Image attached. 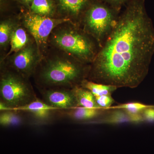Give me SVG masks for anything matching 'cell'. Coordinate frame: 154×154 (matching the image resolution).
<instances>
[{
	"label": "cell",
	"mask_w": 154,
	"mask_h": 154,
	"mask_svg": "<svg viewBox=\"0 0 154 154\" xmlns=\"http://www.w3.org/2000/svg\"><path fill=\"white\" fill-rule=\"evenodd\" d=\"M33 1H34V0H20V2H21L22 4L25 5L29 6V7H30Z\"/></svg>",
	"instance_id": "24"
},
{
	"label": "cell",
	"mask_w": 154,
	"mask_h": 154,
	"mask_svg": "<svg viewBox=\"0 0 154 154\" xmlns=\"http://www.w3.org/2000/svg\"><path fill=\"white\" fill-rule=\"evenodd\" d=\"M58 110H59L50 106L44 101L37 98L36 100L28 105L13 108L11 110L20 112H28L30 113L35 119L40 121H45L49 119L52 113L54 111Z\"/></svg>",
	"instance_id": "9"
},
{
	"label": "cell",
	"mask_w": 154,
	"mask_h": 154,
	"mask_svg": "<svg viewBox=\"0 0 154 154\" xmlns=\"http://www.w3.org/2000/svg\"><path fill=\"white\" fill-rule=\"evenodd\" d=\"M39 58L36 48L27 45L14 55L11 66L15 71L28 79L36 70Z\"/></svg>",
	"instance_id": "7"
},
{
	"label": "cell",
	"mask_w": 154,
	"mask_h": 154,
	"mask_svg": "<svg viewBox=\"0 0 154 154\" xmlns=\"http://www.w3.org/2000/svg\"><path fill=\"white\" fill-rule=\"evenodd\" d=\"M149 107L150 106L145 105L140 102H132L112 106L109 109H122L124 110L128 114H137L141 113L144 109Z\"/></svg>",
	"instance_id": "19"
},
{
	"label": "cell",
	"mask_w": 154,
	"mask_h": 154,
	"mask_svg": "<svg viewBox=\"0 0 154 154\" xmlns=\"http://www.w3.org/2000/svg\"><path fill=\"white\" fill-rule=\"evenodd\" d=\"M60 8L64 12L77 17L85 11L89 0H58Z\"/></svg>",
	"instance_id": "13"
},
{
	"label": "cell",
	"mask_w": 154,
	"mask_h": 154,
	"mask_svg": "<svg viewBox=\"0 0 154 154\" xmlns=\"http://www.w3.org/2000/svg\"><path fill=\"white\" fill-rule=\"evenodd\" d=\"M90 67L88 79L134 88L147 74L154 54V28L144 0H129Z\"/></svg>",
	"instance_id": "1"
},
{
	"label": "cell",
	"mask_w": 154,
	"mask_h": 154,
	"mask_svg": "<svg viewBox=\"0 0 154 154\" xmlns=\"http://www.w3.org/2000/svg\"><path fill=\"white\" fill-rule=\"evenodd\" d=\"M54 44L73 57L81 63H92L98 51L94 42L81 31L65 28L54 32Z\"/></svg>",
	"instance_id": "4"
},
{
	"label": "cell",
	"mask_w": 154,
	"mask_h": 154,
	"mask_svg": "<svg viewBox=\"0 0 154 154\" xmlns=\"http://www.w3.org/2000/svg\"><path fill=\"white\" fill-rule=\"evenodd\" d=\"M14 29V24L11 21L5 20L1 22L0 24V45L1 47H5L10 42Z\"/></svg>",
	"instance_id": "18"
},
{
	"label": "cell",
	"mask_w": 154,
	"mask_h": 154,
	"mask_svg": "<svg viewBox=\"0 0 154 154\" xmlns=\"http://www.w3.org/2000/svg\"><path fill=\"white\" fill-rule=\"evenodd\" d=\"M89 123L117 125L130 123L129 116L124 110L119 109H108L105 114Z\"/></svg>",
	"instance_id": "11"
},
{
	"label": "cell",
	"mask_w": 154,
	"mask_h": 154,
	"mask_svg": "<svg viewBox=\"0 0 154 154\" xmlns=\"http://www.w3.org/2000/svg\"><path fill=\"white\" fill-rule=\"evenodd\" d=\"M145 121L148 122H154V107L152 106L147 107L142 112Z\"/></svg>",
	"instance_id": "22"
},
{
	"label": "cell",
	"mask_w": 154,
	"mask_h": 154,
	"mask_svg": "<svg viewBox=\"0 0 154 154\" xmlns=\"http://www.w3.org/2000/svg\"><path fill=\"white\" fill-rule=\"evenodd\" d=\"M95 96L96 103L102 109L108 110L115 102L112 95H103L101 96Z\"/></svg>",
	"instance_id": "20"
},
{
	"label": "cell",
	"mask_w": 154,
	"mask_h": 154,
	"mask_svg": "<svg viewBox=\"0 0 154 154\" xmlns=\"http://www.w3.org/2000/svg\"><path fill=\"white\" fill-rule=\"evenodd\" d=\"M28 34L23 28H15L10 41L11 48L6 57L13 53H17L25 47L28 44Z\"/></svg>",
	"instance_id": "14"
},
{
	"label": "cell",
	"mask_w": 154,
	"mask_h": 154,
	"mask_svg": "<svg viewBox=\"0 0 154 154\" xmlns=\"http://www.w3.org/2000/svg\"><path fill=\"white\" fill-rule=\"evenodd\" d=\"M40 93L42 101L58 110H67L79 107L72 89H42Z\"/></svg>",
	"instance_id": "8"
},
{
	"label": "cell",
	"mask_w": 154,
	"mask_h": 154,
	"mask_svg": "<svg viewBox=\"0 0 154 154\" xmlns=\"http://www.w3.org/2000/svg\"><path fill=\"white\" fill-rule=\"evenodd\" d=\"M107 110L104 109L88 108L78 107L65 110V115L69 118L76 121H88L99 118L106 113Z\"/></svg>",
	"instance_id": "10"
},
{
	"label": "cell",
	"mask_w": 154,
	"mask_h": 154,
	"mask_svg": "<svg viewBox=\"0 0 154 154\" xmlns=\"http://www.w3.org/2000/svg\"><path fill=\"white\" fill-rule=\"evenodd\" d=\"M103 1L108 5L118 11L122 6L127 4L129 0H103Z\"/></svg>",
	"instance_id": "21"
},
{
	"label": "cell",
	"mask_w": 154,
	"mask_h": 154,
	"mask_svg": "<svg viewBox=\"0 0 154 154\" xmlns=\"http://www.w3.org/2000/svg\"><path fill=\"white\" fill-rule=\"evenodd\" d=\"M30 8L32 13L46 17H51L55 11L53 0H34Z\"/></svg>",
	"instance_id": "16"
},
{
	"label": "cell",
	"mask_w": 154,
	"mask_h": 154,
	"mask_svg": "<svg viewBox=\"0 0 154 154\" xmlns=\"http://www.w3.org/2000/svg\"><path fill=\"white\" fill-rule=\"evenodd\" d=\"M20 112L14 110L1 111L0 113V125L4 127L15 126L22 124L24 119Z\"/></svg>",
	"instance_id": "17"
},
{
	"label": "cell",
	"mask_w": 154,
	"mask_h": 154,
	"mask_svg": "<svg viewBox=\"0 0 154 154\" xmlns=\"http://www.w3.org/2000/svg\"><path fill=\"white\" fill-rule=\"evenodd\" d=\"M90 67L79 62L65 58L48 60L38 70L37 81L42 89L50 88L72 89L80 86L89 74Z\"/></svg>",
	"instance_id": "2"
},
{
	"label": "cell",
	"mask_w": 154,
	"mask_h": 154,
	"mask_svg": "<svg viewBox=\"0 0 154 154\" xmlns=\"http://www.w3.org/2000/svg\"><path fill=\"white\" fill-rule=\"evenodd\" d=\"M91 91L94 96L112 95L117 89L115 86L95 82L85 79L82 81L80 85Z\"/></svg>",
	"instance_id": "15"
},
{
	"label": "cell",
	"mask_w": 154,
	"mask_h": 154,
	"mask_svg": "<svg viewBox=\"0 0 154 154\" xmlns=\"http://www.w3.org/2000/svg\"><path fill=\"white\" fill-rule=\"evenodd\" d=\"M69 21L68 18L55 19L31 12L26 13L24 17V25L35 39L38 48L46 45L50 34L56 27Z\"/></svg>",
	"instance_id": "6"
},
{
	"label": "cell",
	"mask_w": 154,
	"mask_h": 154,
	"mask_svg": "<svg viewBox=\"0 0 154 154\" xmlns=\"http://www.w3.org/2000/svg\"><path fill=\"white\" fill-rule=\"evenodd\" d=\"M128 114L129 116L130 123L132 124H139L145 121L141 113Z\"/></svg>",
	"instance_id": "23"
},
{
	"label": "cell",
	"mask_w": 154,
	"mask_h": 154,
	"mask_svg": "<svg viewBox=\"0 0 154 154\" xmlns=\"http://www.w3.org/2000/svg\"><path fill=\"white\" fill-rule=\"evenodd\" d=\"M72 89L79 107L102 109L96 103L94 94L88 89L81 86H76Z\"/></svg>",
	"instance_id": "12"
},
{
	"label": "cell",
	"mask_w": 154,
	"mask_h": 154,
	"mask_svg": "<svg viewBox=\"0 0 154 154\" xmlns=\"http://www.w3.org/2000/svg\"><path fill=\"white\" fill-rule=\"evenodd\" d=\"M26 79L14 70L5 71L1 75L0 102L9 107V110L28 105L37 99Z\"/></svg>",
	"instance_id": "3"
},
{
	"label": "cell",
	"mask_w": 154,
	"mask_h": 154,
	"mask_svg": "<svg viewBox=\"0 0 154 154\" xmlns=\"http://www.w3.org/2000/svg\"><path fill=\"white\" fill-rule=\"evenodd\" d=\"M117 12L106 3L99 2L89 4L85 11V29L101 46L115 25Z\"/></svg>",
	"instance_id": "5"
}]
</instances>
